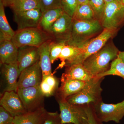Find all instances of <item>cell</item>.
Returning a JSON list of instances; mask_svg holds the SVG:
<instances>
[{
  "instance_id": "cell-27",
  "label": "cell",
  "mask_w": 124,
  "mask_h": 124,
  "mask_svg": "<svg viewBox=\"0 0 124 124\" xmlns=\"http://www.w3.org/2000/svg\"><path fill=\"white\" fill-rule=\"evenodd\" d=\"M10 7L14 13H17L40 8V6L38 0H16Z\"/></svg>"
},
{
  "instance_id": "cell-15",
  "label": "cell",
  "mask_w": 124,
  "mask_h": 124,
  "mask_svg": "<svg viewBox=\"0 0 124 124\" xmlns=\"http://www.w3.org/2000/svg\"><path fill=\"white\" fill-rule=\"evenodd\" d=\"M40 60L39 47L24 46L18 49L17 63L20 72Z\"/></svg>"
},
{
  "instance_id": "cell-36",
  "label": "cell",
  "mask_w": 124,
  "mask_h": 124,
  "mask_svg": "<svg viewBox=\"0 0 124 124\" xmlns=\"http://www.w3.org/2000/svg\"><path fill=\"white\" fill-rule=\"evenodd\" d=\"M117 57L120 58V59L122 60L124 62V51H120L118 54Z\"/></svg>"
},
{
  "instance_id": "cell-19",
  "label": "cell",
  "mask_w": 124,
  "mask_h": 124,
  "mask_svg": "<svg viewBox=\"0 0 124 124\" xmlns=\"http://www.w3.org/2000/svg\"><path fill=\"white\" fill-rule=\"evenodd\" d=\"M93 77L83 64H77L66 67L61 78L72 79L86 82Z\"/></svg>"
},
{
  "instance_id": "cell-35",
  "label": "cell",
  "mask_w": 124,
  "mask_h": 124,
  "mask_svg": "<svg viewBox=\"0 0 124 124\" xmlns=\"http://www.w3.org/2000/svg\"><path fill=\"white\" fill-rule=\"evenodd\" d=\"M2 1L5 7H10L16 0H0Z\"/></svg>"
},
{
  "instance_id": "cell-37",
  "label": "cell",
  "mask_w": 124,
  "mask_h": 124,
  "mask_svg": "<svg viewBox=\"0 0 124 124\" xmlns=\"http://www.w3.org/2000/svg\"><path fill=\"white\" fill-rule=\"evenodd\" d=\"M78 4L88 3L89 0H77Z\"/></svg>"
},
{
  "instance_id": "cell-12",
  "label": "cell",
  "mask_w": 124,
  "mask_h": 124,
  "mask_svg": "<svg viewBox=\"0 0 124 124\" xmlns=\"http://www.w3.org/2000/svg\"><path fill=\"white\" fill-rule=\"evenodd\" d=\"M42 79L39 61L22 71L19 78L17 90L31 86H39Z\"/></svg>"
},
{
  "instance_id": "cell-8",
  "label": "cell",
  "mask_w": 124,
  "mask_h": 124,
  "mask_svg": "<svg viewBox=\"0 0 124 124\" xmlns=\"http://www.w3.org/2000/svg\"><path fill=\"white\" fill-rule=\"evenodd\" d=\"M100 23L104 28L119 30L124 23V5L117 0L106 4Z\"/></svg>"
},
{
  "instance_id": "cell-26",
  "label": "cell",
  "mask_w": 124,
  "mask_h": 124,
  "mask_svg": "<svg viewBox=\"0 0 124 124\" xmlns=\"http://www.w3.org/2000/svg\"><path fill=\"white\" fill-rule=\"evenodd\" d=\"M110 75L118 76L124 80V62L118 57L111 62L110 68L107 71L95 77L101 78Z\"/></svg>"
},
{
  "instance_id": "cell-6",
  "label": "cell",
  "mask_w": 124,
  "mask_h": 124,
  "mask_svg": "<svg viewBox=\"0 0 124 124\" xmlns=\"http://www.w3.org/2000/svg\"><path fill=\"white\" fill-rule=\"evenodd\" d=\"M62 124H88L85 105L69 103L66 100H57Z\"/></svg>"
},
{
  "instance_id": "cell-41",
  "label": "cell",
  "mask_w": 124,
  "mask_h": 124,
  "mask_svg": "<svg viewBox=\"0 0 124 124\" xmlns=\"http://www.w3.org/2000/svg\"></svg>"
},
{
  "instance_id": "cell-18",
  "label": "cell",
  "mask_w": 124,
  "mask_h": 124,
  "mask_svg": "<svg viewBox=\"0 0 124 124\" xmlns=\"http://www.w3.org/2000/svg\"><path fill=\"white\" fill-rule=\"evenodd\" d=\"M18 49L11 40L0 42V64L17 63Z\"/></svg>"
},
{
  "instance_id": "cell-16",
  "label": "cell",
  "mask_w": 124,
  "mask_h": 124,
  "mask_svg": "<svg viewBox=\"0 0 124 124\" xmlns=\"http://www.w3.org/2000/svg\"><path fill=\"white\" fill-rule=\"evenodd\" d=\"M60 81L61 85L55 95L57 101L66 100L68 98L79 92L86 82L72 79L61 78Z\"/></svg>"
},
{
  "instance_id": "cell-14",
  "label": "cell",
  "mask_w": 124,
  "mask_h": 124,
  "mask_svg": "<svg viewBox=\"0 0 124 124\" xmlns=\"http://www.w3.org/2000/svg\"><path fill=\"white\" fill-rule=\"evenodd\" d=\"M42 14L40 8L14 13V20L17 25V30L38 27Z\"/></svg>"
},
{
  "instance_id": "cell-32",
  "label": "cell",
  "mask_w": 124,
  "mask_h": 124,
  "mask_svg": "<svg viewBox=\"0 0 124 124\" xmlns=\"http://www.w3.org/2000/svg\"><path fill=\"white\" fill-rule=\"evenodd\" d=\"M85 110L88 117V124H103L94 112L93 104H85Z\"/></svg>"
},
{
  "instance_id": "cell-7",
  "label": "cell",
  "mask_w": 124,
  "mask_h": 124,
  "mask_svg": "<svg viewBox=\"0 0 124 124\" xmlns=\"http://www.w3.org/2000/svg\"><path fill=\"white\" fill-rule=\"evenodd\" d=\"M94 112L102 122L119 123L124 117V100L116 104H107L100 101L93 105Z\"/></svg>"
},
{
  "instance_id": "cell-20",
  "label": "cell",
  "mask_w": 124,
  "mask_h": 124,
  "mask_svg": "<svg viewBox=\"0 0 124 124\" xmlns=\"http://www.w3.org/2000/svg\"><path fill=\"white\" fill-rule=\"evenodd\" d=\"M53 40L44 43L39 47L40 64L42 70V78L52 75L51 62L50 58V45Z\"/></svg>"
},
{
  "instance_id": "cell-13",
  "label": "cell",
  "mask_w": 124,
  "mask_h": 124,
  "mask_svg": "<svg viewBox=\"0 0 124 124\" xmlns=\"http://www.w3.org/2000/svg\"><path fill=\"white\" fill-rule=\"evenodd\" d=\"M0 104L14 117L27 112L22 100L17 92L6 91L1 94Z\"/></svg>"
},
{
  "instance_id": "cell-23",
  "label": "cell",
  "mask_w": 124,
  "mask_h": 124,
  "mask_svg": "<svg viewBox=\"0 0 124 124\" xmlns=\"http://www.w3.org/2000/svg\"><path fill=\"white\" fill-rule=\"evenodd\" d=\"M59 80L53 74L42 78L39 88L45 97L55 95L58 89Z\"/></svg>"
},
{
  "instance_id": "cell-34",
  "label": "cell",
  "mask_w": 124,
  "mask_h": 124,
  "mask_svg": "<svg viewBox=\"0 0 124 124\" xmlns=\"http://www.w3.org/2000/svg\"><path fill=\"white\" fill-rule=\"evenodd\" d=\"M42 124H62L60 113L58 112H48Z\"/></svg>"
},
{
  "instance_id": "cell-24",
  "label": "cell",
  "mask_w": 124,
  "mask_h": 124,
  "mask_svg": "<svg viewBox=\"0 0 124 124\" xmlns=\"http://www.w3.org/2000/svg\"><path fill=\"white\" fill-rule=\"evenodd\" d=\"M4 6L0 0V42L6 40H11L15 31L10 26L5 13Z\"/></svg>"
},
{
  "instance_id": "cell-21",
  "label": "cell",
  "mask_w": 124,
  "mask_h": 124,
  "mask_svg": "<svg viewBox=\"0 0 124 124\" xmlns=\"http://www.w3.org/2000/svg\"><path fill=\"white\" fill-rule=\"evenodd\" d=\"M64 13L62 8L48 10L42 13V17L38 27L47 32L53 24Z\"/></svg>"
},
{
  "instance_id": "cell-9",
  "label": "cell",
  "mask_w": 124,
  "mask_h": 124,
  "mask_svg": "<svg viewBox=\"0 0 124 124\" xmlns=\"http://www.w3.org/2000/svg\"><path fill=\"white\" fill-rule=\"evenodd\" d=\"M20 73L17 63L0 64L1 94L6 91L17 92Z\"/></svg>"
},
{
  "instance_id": "cell-3",
  "label": "cell",
  "mask_w": 124,
  "mask_h": 124,
  "mask_svg": "<svg viewBox=\"0 0 124 124\" xmlns=\"http://www.w3.org/2000/svg\"><path fill=\"white\" fill-rule=\"evenodd\" d=\"M104 77H94L86 82L82 89L67 99L69 103L77 105L97 104L102 101V89L101 86Z\"/></svg>"
},
{
  "instance_id": "cell-39",
  "label": "cell",
  "mask_w": 124,
  "mask_h": 124,
  "mask_svg": "<svg viewBox=\"0 0 124 124\" xmlns=\"http://www.w3.org/2000/svg\"><path fill=\"white\" fill-rule=\"evenodd\" d=\"M121 2L124 5V0H121Z\"/></svg>"
},
{
  "instance_id": "cell-40",
  "label": "cell",
  "mask_w": 124,
  "mask_h": 124,
  "mask_svg": "<svg viewBox=\"0 0 124 124\" xmlns=\"http://www.w3.org/2000/svg\"><path fill=\"white\" fill-rule=\"evenodd\" d=\"M117 0L119 1H120V2H121V0Z\"/></svg>"
},
{
  "instance_id": "cell-25",
  "label": "cell",
  "mask_w": 124,
  "mask_h": 124,
  "mask_svg": "<svg viewBox=\"0 0 124 124\" xmlns=\"http://www.w3.org/2000/svg\"><path fill=\"white\" fill-rule=\"evenodd\" d=\"M72 18L81 21H91L96 20L89 3L78 5Z\"/></svg>"
},
{
  "instance_id": "cell-5",
  "label": "cell",
  "mask_w": 124,
  "mask_h": 124,
  "mask_svg": "<svg viewBox=\"0 0 124 124\" xmlns=\"http://www.w3.org/2000/svg\"><path fill=\"white\" fill-rule=\"evenodd\" d=\"M118 29L104 28L96 37L90 40L80 47L81 52L74 64H83L88 57L100 50L111 38L116 35Z\"/></svg>"
},
{
  "instance_id": "cell-29",
  "label": "cell",
  "mask_w": 124,
  "mask_h": 124,
  "mask_svg": "<svg viewBox=\"0 0 124 124\" xmlns=\"http://www.w3.org/2000/svg\"><path fill=\"white\" fill-rule=\"evenodd\" d=\"M66 43L62 41H57L53 40L50 45V58L51 63H53L59 59L62 49Z\"/></svg>"
},
{
  "instance_id": "cell-11",
  "label": "cell",
  "mask_w": 124,
  "mask_h": 124,
  "mask_svg": "<svg viewBox=\"0 0 124 124\" xmlns=\"http://www.w3.org/2000/svg\"><path fill=\"white\" fill-rule=\"evenodd\" d=\"M73 20L72 17L64 13L58 18L48 32L54 40L66 44L70 35Z\"/></svg>"
},
{
  "instance_id": "cell-33",
  "label": "cell",
  "mask_w": 124,
  "mask_h": 124,
  "mask_svg": "<svg viewBox=\"0 0 124 124\" xmlns=\"http://www.w3.org/2000/svg\"><path fill=\"white\" fill-rule=\"evenodd\" d=\"M14 118L2 107H0V124H14Z\"/></svg>"
},
{
  "instance_id": "cell-1",
  "label": "cell",
  "mask_w": 124,
  "mask_h": 124,
  "mask_svg": "<svg viewBox=\"0 0 124 124\" xmlns=\"http://www.w3.org/2000/svg\"><path fill=\"white\" fill-rule=\"evenodd\" d=\"M119 52L117 47L111 41L97 52L88 57L82 64L95 77L109 69L111 62L117 57Z\"/></svg>"
},
{
  "instance_id": "cell-38",
  "label": "cell",
  "mask_w": 124,
  "mask_h": 124,
  "mask_svg": "<svg viewBox=\"0 0 124 124\" xmlns=\"http://www.w3.org/2000/svg\"><path fill=\"white\" fill-rule=\"evenodd\" d=\"M104 0L106 4H107L110 3V2L115 1L117 0Z\"/></svg>"
},
{
  "instance_id": "cell-4",
  "label": "cell",
  "mask_w": 124,
  "mask_h": 124,
  "mask_svg": "<svg viewBox=\"0 0 124 124\" xmlns=\"http://www.w3.org/2000/svg\"><path fill=\"white\" fill-rule=\"evenodd\" d=\"M50 40L53 39L48 32L35 27L17 30L11 41L19 48L27 46L39 47Z\"/></svg>"
},
{
  "instance_id": "cell-31",
  "label": "cell",
  "mask_w": 124,
  "mask_h": 124,
  "mask_svg": "<svg viewBox=\"0 0 124 124\" xmlns=\"http://www.w3.org/2000/svg\"><path fill=\"white\" fill-rule=\"evenodd\" d=\"M61 8L64 13L73 17L78 3L77 0H61Z\"/></svg>"
},
{
  "instance_id": "cell-30",
  "label": "cell",
  "mask_w": 124,
  "mask_h": 124,
  "mask_svg": "<svg viewBox=\"0 0 124 124\" xmlns=\"http://www.w3.org/2000/svg\"><path fill=\"white\" fill-rule=\"evenodd\" d=\"M42 13L51 9L61 8V0H38Z\"/></svg>"
},
{
  "instance_id": "cell-28",
  "label": "cell",
  "mask_w": 124,
  "mask_h": 124,
  "mask_svg": "<svg viewBox=\"0 0 124 124\" xmlns=\"http://www.w3.org/2000/svg\"><path fill=\"white\" fill-rule=\"evenodd\" d=\"M88 3L93 10L95 19L101 22L106 6L104 0H89Z\"/></svg>"
},
{
  "instance_id": "cell-2",
  "label": "cell",
  "mask_w": 124,
  "mask_h": 124,
  "mask_svg": "<svg viewBox=\"0 0 124 124\" xmlns=\"http://www.w3.org/2000/svg\"><path fill=\"white\" fill-rule=\"evenodd\" d=\"M103 29L98 20L81 21L73 19L70 35L66 45L80 48L95 36L99 35Z\"/></svg>"
},
{
  "instance_id": "cell-17",
  "label": "cell",
  "mask_w": 124,
  "mask_h": 124,
  "mask_svg": "<svg viewBox=\"0 0 124 124\" xmlns=\"http://www.w3.org/2000/svg\"><path fill=\"white\" fill-rule=\"evenodd\" d=\"M48 112L44 107L35 111L27 112L22 115L14 117V124H42Z\"/></svg>"
},
{
  "instance_id": "cell-22",
  "label": "cell",
  "mask_w": 124,
  "mask_h": 124,
  "mask_svg": "<svg viewBox=\"0 0 124 124\" xmlns=\"http://www.w3.org/2000/svg\"><path fill=\"white\" fill-rule=\"evenodd\" d=\"M80 52V48L79 47L65 45L59 57L61 62L60 67H62L73 65Z\"/></svg>"
},
{
  "instance_id": "cell-10",
  "label": "cell",
  "mask_w": 124,
  "mask_h": 124,
  "mask_svg": "<svg viewBox=\"0 0 124 124\" xmlns=\"http://www.w3.org/2000/svg\"><path fill=\"white\" fill-rule=\"evenodd\" d=\"M17 93L27 112L32 111L44 107V96L39 86L19 89Z\"/></svg>"
}]
</instances>
